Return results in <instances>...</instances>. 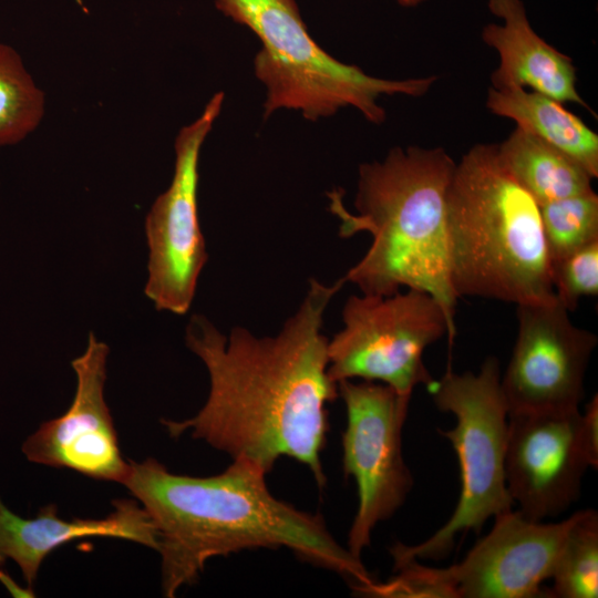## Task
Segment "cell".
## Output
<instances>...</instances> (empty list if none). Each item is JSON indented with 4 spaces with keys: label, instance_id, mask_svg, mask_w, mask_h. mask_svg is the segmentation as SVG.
Segmentation results:
<instances>
[{
    "label": "cell",
    "instance_id": "obj_1",
    "mask_svg": "<svg viewBox=\"0 0 598 598\" xmlns=\"http://www.w3.org/2000/svg\"><path fill=\"white\" fill-rule=\"evenodd\" d=\"M346 283L309 280L297 311L274 337L236 326L221 333L206 317L192 316L186 346L205 364L209 393L199 412L183 421L162 419L168 434L189 432L233 460L266 473L290 457L306 465L319 488L327 484L321 452L329 431L327 405L339 396L328 374L324 311Z\"/></svg>",
    "mask_w": 598,
    "mask_h": 598
},
{
    "label": "cell",
    "instance_id": "obj_2",
    "mask_svg": "<svg viewBox=\"0 0 598 598\" xmlns=\"http://www.w3.org/2000/svg\"><path fill=\"white\" fill-rule=\"evenodd\" d=\"M266 474L246 458H235L221 473L206 477L172 473L154 458L128 461L121 484L156 526L165 597L195 584L209 559L254 549L291 550L300 560L338 574L361 594L374 582L323 517L274 496Z\"/></svg>",
    "mask_w": 598,
    "mask_h": 598
},
{
    "label": "cell",
    "instance_id": "obj_3",
    "mask_svg": "<svg viewBox=\"0 0 598 598\" xmlns=\"http://www.w3.org/2000/svg\"><path fill=\"white\" fill-rule=\"evenodd\" d=\"M455 165L443 147L396 146L383 161L360 165L355 213L343 205L341 189L328 193L340 237L365 231L372 238L344 281L364 295L390 296L401 287L430 293L445 313L450 344L458 297L450 275L446 196Z\"/></svg>",
    "mask_w": 598,
    "mask_h": 598
},
{
    "label": "cell",
    "instance_id": "obj_4",
    "mask_svg": "<svg viewBox=\"0 0 598 598\" xmlns=\"http://www.w3.org/2000/svg\"><path fill=\"white\" fill-rule=\"evenodd\" d=\"M446 236L457 297L518 305L555 301L539 206L502 164L497 146L476 144L455 165Z\"/></svg>",
    "mask_w": 598,
    "mask_h": 598
},
{
    "label": "cell",
    "instance_id": "obj_5",
    "mask_svg": "<svg viewBox=\"0 0 598 598\" xmlns=\"http://www.w3.org/2000/svg\"><path fill=\"white\" fill-rule=\"evenodd\" d=\"M215 4L261 42L254 70L267 89L265 118L286 109L318 121L352 106L369 122L380 124L385 120L380 96H421L436 81L434 75L381 79L340 62L310 35L296 0H215Z\"/></svg>",
    "mask_w": 598,
    "mask_h": 598
},
{
    "label": "cell",
    "instance_id": "obj_6",
    "mask_svg": "<svg viewBox=\"0 0 598 598\" xmlns=\"http://www.w3.org/2000/svg\"><path fill=\"white\" fill-rule=\"evenodd\" d=\"M427 390L439 410L456 417L454 429L440 433L457 455L461 493L450 519L431 537L414 546L395 543L390 548L394 563L443 559L457 535L478 533L487 519L514 505L505 480L508 410L498 359L488 357L478 373L458 374L448 368Z\"/></svg>",
    "mask_w": 598,
    "mask_h": 598
},
{
    "label": "cell",
    "instance_id": "obj_7",
    "mask_svg": "<svg viewBox=\"0 0 598 598\" xmlns=\"http://www.w3.org/2000/svg\"><path fill=\"white\" fill-rule=\"evenodd\" d=\"M343 328L328 340V374L337 384L361 379L391 386L411 399L414 388L434 381L423 362L425 349L450 336L439 301L408 289L390 296H350Z\"/></svg>",
    "mask_w": 598,
    "mask_h": 598
},
{
    "label": "cell",
    "instance_id": "obj_8",
    "mask_svg": "<svg viewBox=\"0 0 598 598\" xmlns=\"http://www.w3.org/2000/svg\"><path fill=\"white\" fill-rule=\"evenodd\" d=\"M347 412L342 433V467L358 488V509L348 535V549L361 559L374 527L405 502L413 477L402 454V429L410 399L373 381L338 383Z\"/></svg>",
    "mask_w": 598,
    "mask_h": 598
},
{
    "label": "cell",
    "instance_id": "obj_9",
    "mask_svg": "<svg viewBox=\"0 0 598 598\" xmlns=\"http://www.w3.org/2000/svg\"><path fill=\"white\" fill-rule=\"evenodd\" d=\"M224 93L217 92L203 113L176 136L175 167L169 187L153 203L146 219L148 278L145 295L157 310L185 315L208 255L202 233L197 190L202 146L220 114Z\"/></svg>",
    "mask_w": 598,
    "mask_h": 598
},
{
    "label": "cell",
    "instance_id": "obj_10",
    "mask_svg": "<svg viewBox=\"0 0 598 598\" xmlns=\"http://www.w3.org/2000/svg\"><path fill=\"white\" fill-rule=\"evenodd\" d=\"M518 331L501 386L508 413L579 409L597 336L551 302L517 306Z\"/></svg>",
    "mask_w": 598,
    "mask_h": 598
},
{
    "label": "cell",
    "instance_id": "obj_11",
    "mask_svg": "<svg viewBox=\"0 0 598 598\" xmlns=\"http://www.w3.org/2000/svg\"><path fill=\"white\" fill-rule=\"evenodd\" d=\"M579 409L508 413L505 480L526 518L543 522L567 511L590 466L582 451Z\"/></svg>",
    "mask_w": 598,
    "mask_h": 598
},
{
    "label": "cell",
    "instance_id": "obj_12",
    "mask_svg": "<svg viewBox=\"0 0 598 598\" xmlns=\"http://www.w3.org/2000/svg\"><path fill=\"white\" fill-rule=\"evenodd\" d=\"M578 515L579 511L559 523H543L513 508L501 513L465 558L439 568L440 574L457 598L549 597L542 584L550 578Z\"/></svg>",
    "mask_w": 598,
    "mask_h": 598
},
{
    "label": "cell",
    "instance_id": "obj_13",
    "mask_svg": "<svg viewBox=\"0 0 598 598\" xmlns=\"http://www.w3.org/2000/svg\"><path fill=\"white\" fill-rule=\"evenodd\" d=\"M109 347L90 333L84 353L72 361L76 391L66 412L42 423L22 444L33 463L69 468L87 477L122 483L128 472L104 399Z\"/></svg>",
    "mask_w": 598,
    "mask_h": 598
},
{
    "label": "cell",
    "instance_id": "obj_14",
    "mask_svg": "<svg viewBox=\"0 0 598 598\" xmlns=\"http://www.w3.org/2000/svg\"><path fill=\"white\" fill-rule=\"evenodd\" d=\"M113 505L114 511L103 518L68 520L50 504L28 519L12 513L0 499V566L8 559L13 560L31 589L45 557L79 538H120L157 551V529L145 508L133 499H116Z\"/></svg>",
    "mask_w": 598,
    "mask_h": 598
},
{
    "label": "cell",
    "instance_id": "obj_15",
    "mask_svg": "<svg viewBox=\"0 0 598 598\" xmlns=\"http://www.w3.org/2000/svg\"><path fill=\"white\" fill-rule=\"evenodd\" d=\"M489 11L503 21L489 23L482 40L499 56L493 87L520 86L560 103H576L592 113L579 95L571 59L540 38L529 23L522 0H488Z\"/></svg>",
    "mask_w": 598,
    "mask_h": 598
},
{
    "label": "cell",
    "instance_id": "obj_16",
    "mask_svg": "<svg viewBox=\"0 0 598 598\" xmlns=\"http://www.w3.org/2000/svg\"><path fill=\"white\" fill-rule=\"evenodd\" d=\"M486 106L571 157L592 178L598 176V135L563 103L520 86H492Z\"/></svg>",
    "mask_w": 598,
    "mask_h": 598
},
{
    "label": "cell",
    "instance_id": "obj_17",
    "mask_svg": "<svg viewBox=\"0 0 598 598\" xmlns=\"http://www.w3.org/2000/svg\"><path fill=\"white\" fill-rule=\"evenodd\" d=\"M496 146L504 167L538 206L594 190L582 166L519 126Z\"/></svg>",
    "mask_w": 598,
    "mask_h": 598
},
{
    "label": "cell",
    "instance_id": "obj_18",
    "mask_svg": "<svg viewBox=\"0 0 598 598\" xmlns=\"http://www.w3.org/2000/svg\"><path fill=\"white\" fill-rule=\"evenodd\" d=\"M549 597L596 598L598 596V514L579 511L554 565Z\"/></svg>",
    "mask_w": 598,
    "mask_h": 598
},
{
    "label": "cell",
    "instance_id": "obj_19",
    "mask_svg": "<svg viewBox=\"0 0 598 598\" xmlns=\"http://www.w3.org/2000/svg\"><path fill=\"white\" fill-rule=\"evenodd\" d=\"M43 113V92L18 52L0 42V146L27 137L40 124Z\"/></svg>",
    "mask_w": 598,
    "mask_h": 598
},
{
    "label": "cell",
    "instance_id": "obj_20",
    "mask_svg": "<svg viewBox=\"0 0 598 598\" xmlns=\"http://www.w3.org/2000/svg\"><path fill=\"white\" fill-rule=\"evenodd\" d=\"M539 215L550 262L598 240V195L594 190L539 205Z\"/></svg>",
    "mask_w": 598,
    "mask_h": 598
},
{
    "label": "cell",
    "instance_id": "obj_21",
    "mask_svg": "<svg viewBox=\"0 0 598 598\" xmlns=\"http://www.w3.org/2000/svg\"><path fill=\"white\" fill-rule=\"evenodd\" d=\"M553 285L557 300L574 311L579 300L598 293V240L551 261Z\"/></svg>",
    "mask_w": 598,
    "mask_h": 598
},
{
    "label": "cell",
    "instance_id": "obj_22",
    "mask_svg": "<svg viewBox=\"0 0 598 598\" xmlns=\"http://www.w3.org/2000/svg\"><path fill=\"white\" fill-rule=\"evenodd\" d=\"M579 439L582 451L591 467L598 466V398L597 394L586 405L580 419Z\"/></svg>",
    "mask_w": 598,
    "mask_h": 598
},
{
    "label": "cell",
    "instance_id": "obj_23",
    "mask_svg": "<svg viewBox=\"0 0 598 598\" xmlns=\"http://www.w3.org/2000/svg\"><path fill=\"white\" fill-rule=\"evenodd\" d=\"M425 1L427 0H396V2L403 7H415Z\"/></svg>",
    "mask_w": 598,
    "mask_h": 598
},
{
    "label": "cell",
    "instance_id": "obj_24",
    "mask_svg": "<svg viewBox=\"0 0 598 598\" xmlns=\"http://www.w3.org/2000/svg\"><path fill=\"white\" fill-rule=\"evenodd\" d=\"M0 579H1V580L4 582V585H7L8 588L10 589V585H9V584H11V581H8V579H9V578H8V575H4L3 573L0 571Z\"/></svg>",
    "mask_w": 598,
    "mask_h": 598
}]
</instances>
